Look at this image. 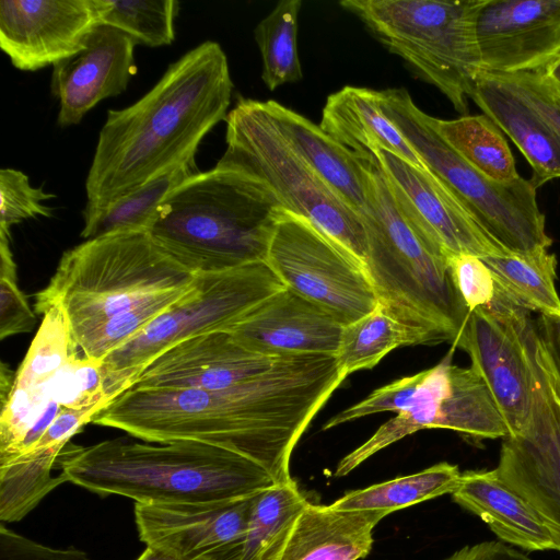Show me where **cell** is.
Here are the masks:
<instances>
[{
	"label": "cell",
	"instance_id": "60d3db41",
	"mask_svg": "<svg viewBox=\"0 0 560 560\" xmlns=\"http://www.w3.org/2000/svg\"><path fill=\"white\" fill-rule=\"evenodd\" d=\"M444 560H530L504 542L483 541L465 546Z\"/></svg>",
	"mask_w": 560,
	"mask_h": 560
},
{
	"label": "cell",
	"instance_id": "8fae6325",
	"mask_svg": "<svg viewBox=\"0 0 560 560\" xmlns=\"http://www.w3.org/2000/svg\"><path fill=\"white\" fill-rule=\"evenodd\" d=\"M283 288L266 261L195 275L176 302L101 362L108 396L113 400L129 388L140 372L165 350L203 334L229 331Z\"/></svg>",
	"mask_w": 560,
	"mask_h": 560
},
{
	"label": "cell",
	"instance_id": "d6a6232c",
	"mask_svg": "<svg viewBox=\"0 0 560 560\" xmlns=\"http://www.w3.org/2000/svg\"><path fill=\"white\" fill-rule=\"evenodd\" d=\"M460 476L457 465L443 462L412 475L350 491L331 505L340 510H382L390 514L446 493L452 494L458 487Z\"/></svg>",
	"mask_w": 560,
	"mask_h": 560
},
{
	"label": "cell",
	"instance_id": "b9f144b4",
	"mask_svg": "<svg viewBox=\"0 0 560 560\" xmlns=\"http://www.w3.org/2000/svg\"><path fill=\"white\" fill-rule=\"evenodd\" d=\"M536 330L560 383V317L540 315Z\"/></svg>",
	"mask_w": 560,
	"mask_h": 560
},
{
	"label": "cell",
	"instance_id": "f35d334b",
	"mask_svg": "<svg viewBox=\"0 0 560 560\" xmlns=\"http://www.w3.org/2000/svg\"><path fill=\"white\" fill-rule=\"evenodd\" d=\"M492 74L532 106L560 137V95L546 83L538 70Z\"/></svg>",
	"mask_w": 560,
	"mask_h": 560
},
{
	"label": "cell",
	"instance_id": "ba28073f",
	"mask_svg": "<svg viewBox=\"0 0 560 560\" xmlns=\"http://www.w3.org/2000/svg\"><path fill=\"white\" fill-rule=\"evenodd\" d=\"M487 0H343L393 54L467 115L481 60L476 24Z\"/></svg>",
	"mask_w": 560,
	"mask_h": 560
},
{
	"label": "cell",
	"instance_id": "7a4b0ae2",
	"mask_svg": "<svg viewBox=\"0 0 560 560\" xmlns=\"http://www.w3.org/2000/svg\"><path fill=\"white\" fill-rule=\"evenodd\" d=\"M233 83L226 55L207 40L170 65L122 109H109L85 180L90 203L122 196L195 160L205 136L225 120Z\"/></svg>",
	"mask_w": 560,
	"mask_h": 560
},
{
	"label": "cell",
	"instance_id": "4fadbf2b",
	"mask_svg": "<svg viewBox=\"0 0 560 560\" xmlns=\"http://www.w3.org/2000/svg\"><path fill=\"white\" fill-rule=\"evenodd\" d=\"M265 261L285 288L343 326L378 303L365 267L310 221L289 211L279 217Z\"/></svg>",
	"mask_w": 560,
	"mask_h": 560
},
{
	"label": "cell",
	"instance_id": "83f0119b",
	"mask_svg": "<svg viewBox=\"0 0 560 560\" xmlns=\"http://www.w3.org/2000/svg\"><path fill=\"white\" fill-rule=\"evenodd\" d=\"M438 343L441 340L435 335L401 319L378 302L369 314L343 326L336 360L347 378L354 372L374 368L396 348Z\"/></svg>",
	"mask_w": 560,
	"mask_h": 560
},
{
	"label": "cell",
	"instance_id": "603a6c76",
	"mask_svg": "<svg viewBox=\"0 0 560 560\" xmlns=\"http://www.w3.org/2000/svg\"><path fill=\"white\" fill-rule=\"evenodd\" d=\"M455 503L480 517L502 540L529 551H560V534L495 470L462 472L452 492Z\"/></svg>",
	"mask_w": 560,
	"mask_h": 560
},
{
	"label": "cell",
	"instance_id": "6da1fadb",
	"mask_svg": "<svg viewBox=\"0 0 560 560\" xmlns=\"http://www.w3.org/2000/svg\"><path fill=\"white\" fill-rule=\"evenodd\" d=\"M346 378L334 355L280 358L265 374L217 390L127 388L93 418L145 442L196 441L264 466L281 483L298 441Z\"/></svg>",
	"mask_w": 560,
	"mask_h": 560
},
{
	"label": "cell",
	"instance_id": "4dcf8cb0",
	"mask_svg": "<svg viewBox=\"0 0 560 560\" xmlns=\"http://www.w3.org/2000/svg\"><path fill=\"white\" fill-rule=\"evenodd\" d=\"M498 285L529 312L560 317V296L556 289L557 258L548 250L481 258Z\"/></svg>",
	"mask_w": 560,
	"mask_h": 560
},
{
	"label": "cell",
	"instance_id": "9a60e30c",
	"mask_svg": "<svg viewBox=\"0 0 560 560\" xmlns=\"http://www.w3.org/2000/svg\"><path fill=\"white\" fill-rule=\"evenodd\" d=\"M533 322L528 310L506 296L490 311H471L452 347L468 353L470 366L488 385L509 435L521 431L530 416L534 370L527 332Z\"/></svg>",
	"mask_w": 560,
	"mask_h": 560
},
{
	"label": "cell",
	"instance_id": "d6986e66",
	"mask_svg": "<svg viewBox=\"0 0 560 560\" xmlns=\"http://www.w3.org/2000/svg\"><path fill=\"white\" fill-rule=\"evenodd\" d=\"M476 36L483 72L540 70L560 54V0H487Z\"/></svg>",
	"mask_w": 560,
	"mask_h": 560
},
{
	"label": "cell",
	"instance_id": "cb8c5ba5",
	"mask_svg": "<svg viewBox=\"0 0 560 560\" xmlns=\"http://www.w3.org/2000/svg\"><path fill=\"white\" fill-rule=\"evenodd\" d=\"M470 98L517 147L529 163L537 188L560 178V137L511 88L492 73L481 71Z\"/></svg>",
	"mask_w": 560,
	"mask_h": 560
},
{
	"label": "cell",
	"instance_id": "ab89813d",
	"mask_svg": "<svg viewBox=\"0 0 560 560\" xmlns=\"http://www.w3.org/2000/svg\"><path fill=\"white\" fill-rule=\"evenodd\" d=\"M0 560H93L75 548L56 549L0 526Z\"/></svg>",
	"mask_w": 560,
	"mask_h": 560
},
{
	"label": "cell",
	"instance_id": "2e32d148",
	"mask_svg": "<svg viewBox=\"0 0 560 560\" xmlns=\"http://www.w3.org/2000/svg\"><path fill=\"white\" fill-rule=\"evenodd\" d=\"M372 154L402 210L445 256L470 254L483 258L513 254L479 225L464 203L429 168H419L386 150Z\"/></svg>",
	"mask_w": 560,
	"mask_h": 560
},
{
	"label": "cell",
	"instance_id": "277c9868",
	"mask_svg": "<svg viewBox=\"0 0 560 560\" xmlns=\"http://www.w3.org/2000/svg\"><path fill=\"white\" fill-rule=\"evenodd\" d=\"M58 464L67 481L143 504L229 502L279 483L255 460L196 441L153 445L119 438L86 447L67 445Z\"/></svg>",
	"mask_w": 560,
	"mask_h": 560
},
{
	"label": "cell",
	"instance_id": "8d00e7d4",
	"mask_svg": "<svg viewBox=\"0 0 560 560\" xmlns=\"http://www.w3.org/2000/svg\"><path fill=\"white\" fill-rule=\"evenodd\" d=\"M10 235L0 233V338L31 331L36 323L25 294L18 285Z\"/></svg>",
	"mask_w": 560,
	"mask_h": 560
},
{
	"label": "cell",
	"instance_id": "1f68e13d",
	"mask_svg": "<svg viewBox=\"0 0 560 560\" xmlns=\"http://www.w3.org/2000/svg\"><path fill=\"white\" fill-rule=\"evenodd\" d=\"M444 140L469 164L499 183L520 179L513 154L501 129L485 114L444 120L434 117Z\"/></svg>",
	"mask_w": 560,
	"mask_h": 560
},
{
	"label": "cell",
	"instance_id": "52a82bcc",
	"mask_svg": "<svg viewBox=\"0 0 560 560\" xmlns=\"http://www.w3.org/2000/svg\"><path fill=\"white\" fill-rule=\"evenodd\" d=\"M43 320L9 392L1 396L0 464L31 450L66 409L101 411L110 402L101 362L74 341L59 305Z\"/></svg>",
	"mask_w": 560,
	"mask_h": 560
},
{
	"label": "cell",
	"instance_id": "7c38bea8",
	"mask_svg": "<svg viewBox=\"0 0 560 560\" xmlns=\"http://www.w3.org/2000/svg\"><path fill=\"white\" fill-rule=\"evenodd\" d=\"M454 348L420 380L406 408L382 424L337 465L343 477L368 458L423 429H448L480 441L509 435V428L485 380L471 368L452 363Z\"/></svg>",
	"mask_w": 560,
	"mask_h": 560
},
{
	"label": "cell",
	"instance_id": "ffe728a7",
	"mask_svg": "<svg viewBox=\"0 0 560 560\" xmlns=\"http://www.w3.org/2000/svg\"><path fill=\"white\" fill-rule=\"evenodd\" d=\"M279 359L247 349L229 331L208 332L162 352L129 388L224 389L265 374Z\"/></svg>",
	"mask_w": 560,
	"mask_h": 560
},
{
	"label": "cell",
	"instance_id": "5b68a950",
	"mask_svg": "<svg viewBox=\"0 0 560 560\" xmlns=\"http://www.w3.org/2000/svg\"><path fill=\"white\" fill-rule=\"evenodd\" d=\"M283 210L262 180L215 165L175 187L148 232L192 275L221 272L265 261Z\"/></svg>",
	"mask_w": 560,
	"mask_h": 560
},
{
	"label": "cell",
	"instance_id": "836d02e7",
	"mask_svg": "<svg viewBox=\"0 0 560 560\" xmlns=\"http://www.w3.org/2000/svg\"><path fill=\"white\" fill-rule=\"evenodd\" d=\"M301 0H282L254 31L262 60L261 78L268 90L302 79L296 35Z\"/></svg>",
	"mask_w": 560,
	"mask_h": 560
},
{
	"label": "cell",
	"instance_id": "484cf974",
	"mask_svg": "<svg viewBox=\"0 0 560 560\" xmlns=\"http://www.w3.org/2000/svg\"><path fill=\"white\" fill-rule=\"evenodd\" d=\"M261 103L280 135L296 154L350 207L360 212L366 200L363 156L347 149L319 126L280 103Z\"/></svg>",
	"mask_w": 560,
	"mask_h": 560
},
{
	"label": "cell",
	"instance_id": "5bb4252c",
	"mask_svg": "<svg viewBox=\"0 0 560 560\" xmlns=\"http://www.w3.org/2000/svg\"><path fill=\"white\" fill-rule=\"evenodd\" d=\"M527 341L534 370L530 416L521 431L503 439L494 470L560 534V383L535 326Z\"/></svg>",
	"mask_w": 560,
	"mask_h": 560
},
{
	"label": "cell",
	"instance_id": "9c48e42d",
	"mask_svg": "<svg viewBox=\"0 0 560 560\" xmlns=\"http://www.w3.org/2000/svg\"><path fill=\"white\" fill-rule=\"evenodd\" d=\"M380 105L425 166L464 203L479 225L513 254L548 250L552 240L537 203L536 187L521 177L499 183L487 177L440 135L405 89L378 91Z\"/></svg>",
	"mask_w": 560,
	"mask_h": 560
},
{
	"label": "cell",
	"instance_id": "44dd1931",
	"mask_svg": "<svg viewBox=\"0 0 560 560\" xmlns=\"http://www.w3.org/2000/svg\"><path fill=\"white\" fill-rule=\"evenodd\" d=\"M136 45L120 30L98 23L81 50L52 66L50 91L59 104L60 127L78 125L101 101L127 89L137 71Z\"/></svg>",
	"mask_w": 560,
	"mask_h": 560
},
{
	"label": "cell",
	"instance_id": "8992f818",
	"mask_svg": "<svg viewBox=\"0 0 560 560\" xmlns=\"http://www.w3.org/2000/svg\"><path fill=\"white\" fill-rule=\"evenodd\" d=\"M362 156L366 200L359 213L368 240L365 269L378 302L453 347L469 311L453 283L446 256L402 210L375 155Z\"/></svg>",
	"mask_w": 560,
	"mask_h": 560
},
{
	"label": "cell",
	"instance_id": "e575fe53",
	"mask_svg": "<svg viewBox=\"0 0 560 560\" xmlns=\"http://www.w3.org/2000/svg\"><path fill=\"white\" fill-rule=\"evenodd\" d=\"M100 23L149 47L170 45L175 38L178 2L174 0H94Z\"/></svg>",
	"mask_w": 560,
	"mask_h": 560
},
{
	"label": "cell",
	"instance_id": "f1b7e54d",
	"mask_svg": "<svg viewBox=\"0 0 560 560\" xmlns=\"http://www.w3.org/2000/svg\"><path fill=\"white\" fill-rule=\"evenodd\" d=\"M197 173L195 160L150 179L140 187L102 203L86 202L81 236L86 240L126 232L148 231L170 192Z\"/></svg>",
	"mask_w": 560,
	"mask_h": 560
},
{
	"label": "cell",
	"instance_id": "3957f363",
	"mask_svg": "<svg viewBox=\"0 0 560 560\" xmlns=\"http://www.w3.org/2000/svg\"><path fill=\"white\" fill-rule=\"evenodd\" d=\"M194 279L148 231L117 232L66 250L36 294L35 310L40 314L59 305L83 354L102 362L176 302Z\"/></svg>",
	"mask_w": 560,
	"mask_h": 560
},
{
	"label": "cell",
	"instance_id": "7402d4cb",
	"mask_svg": "<svg viewBox=\"0 0 560 560\" xmlns=\"http://www.w3.org/2000/svg\"><path fill=\"white\" fill-rule=\"evenodd\" d=\"M342 329L328 312L284 287L229 332L247 349L268 357H336Z\"/></svg>",
	"mask_w": 560,
	"mask_h": 560
},
{
	"label": "cell",
	"instance_id": "7bdbcfd3",
	"mask_svg": "<svg viewBox=\"0 0 560 560\" xmlns=\"http://www.w3.org/2000/svg\"><path fill=\"white\" fill-rule=\"evenodd\" d=\"M546 83L560 95V54L538 70Z\"/></svg>",
	"mask_w": 560,
	"mask_h": 560
},
{
	"label": "cell",
	"instance_id": "74e56055",
	"mask_svg": "<svg viewBox=\"0 0 560 560\" xmlns=\"http://www.w3.org/2000/svg\"><path fill=\"white\" fill-rule=\"evenodd\" d=\"M453 283L469 313L488 308L499 294L491 270L480 257L470 254L446 256Z\"/></svg>",
	"mask_w": 560,
	"mask_h": 560
},
{
	"label": "cell",
	"instance_id": "d590c367",
	"mask_svg": "<svg viewBox=\"0 0 560 560\" xmlns=\"http://www.w3.org/2000/svg\"><path fill=\"white\" fill-rule=\"evenodd\" d=\"M51 198L42 187H33L28 176L13 168L0 171V233L10 235L12 225L37 215L51 217L52 210L43 203Z\"/></svg>",
	"mask_w": 560,
	"mask_h": 560
},
{
	"label": "cell",
	"instance_id": "ee69618b",
	"mask_svg": "<svg viewBox=\"0 0 560 560\" xmlns=\"http://www.w3.org/2000/svg\"><path fill=\"white\" fill-rule=\"evenodd\" d=\"M137 560H184L176 555L154 546H147Z\"/></svg>",
	"mask_w": 560,
	"mask_h": 560
},
{
	"label": "cell",
	"instance_id": "d4e9b609",
	"mask_svg": "<svg viewBox=\"0 0 560 560\" xmlns=\"http://www.w3.org/2000/svg\"><path fill=\"white\" fill-rule=\"evenodd\" d=\"M388 513L340 510L308 502L298 516L281 560H359L373 546V529Z\"/></svg>",
	"mask_w": 560,
	"mask_h": 560
},
{
	"label": "cell",
	"instance_id": "4316f807",
	"mask_svg": "<svg viewBox=\"0 0 560 560\" xmlns=\"http://www.w3.org/2000/svg\"><path fill=\"white\" fill-rule=\"evenodd\" d=\"M319 127L359 155L386 150L419 168L428 170L382 110L378 91L347 85L328 95Z\"/></svg>",
	"mask_w": 560,
	"mask_h": 560
},
{
	"label": "cell",
	"instance_id": "30bf717a",
	"mask_svg": "<svg viewBox=\"0 0 560 560\" xmlns=\"http://www.w3.org/2000/svg\"><path fill=\"white\" fill-rule=\"evenodd\" d=\"M225 122L226 150L217 165L262 180L285 211L310 221L365 267L368 240L361 215L288 144L262 103L238 100Z\"/></svg>",
	"mask_w": 560,
	"mask_h": 560
},
{
	"label": "cell",
	"instance_id": "ac0fdd59",
	"mask_svg": "<svg viewBox=\"0 0 560 560\" xmlns=\"http://www.w3.org/2000/svg\"><path fill=\"white\" fill-rule=\"evenodd\" d=\"M94 0L0 1V47L22 71H36L84 47L98 24Z\"/></svg>",
	"mask_w": 560,
	"mask_h": 560
},
{
	"label": "cell",
	"instance_id": "e0dca14e",
	"mask_svg": "<svg viewBox=\"0 0 560 560\" xmlns=\"http://www.w3.org/2000/svg\"><path fill=\"white\" fill-rule=\"evenodd\" d=\"M255 495L201 504L136 502L139 537L147 546L184 560H232L245 536Z\"/></svg>",
	"mask_w": 560,
	"mask_h": 560
},
{
	"label": "cell",
	"instance_id": "f546056e",
	"mask_svg": "<svg viewBox=\"0 0 560 560\" xmlns=\"http://www.w3.org/2000/svg\"><path fill=\"white\" fill-rule=\"evenodd\" d=\"M307 503L293 479L257 493L245 536L232 560H281L292 527Z\"/></svg>",
	"mask_w": 560,
	"mask_h": 560
}]
</instances>
